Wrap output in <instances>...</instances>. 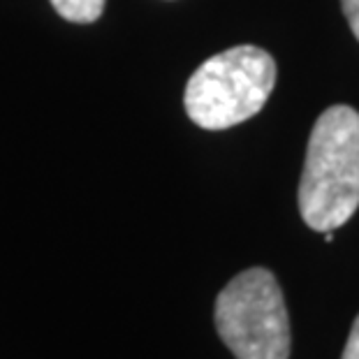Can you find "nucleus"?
Here are the masks:
<instances>
[{"mask_svg":"<svg viewBox=\"0 0 359 359\" xmlns=\"http://www.w3.org/2000/svg\"><path fill=\"white\" fill-rule=\"evenodd\" d=\"M359 206V114L334 104L309 137L299 183V213L311 230L334 232Z\"/></svg>","mask_w":359,"mask_h":359,"instance_id":"1","label":"nucleus"},{"mask_svg":"<svg viewBox=\"0 0 359 359\" xmlns=\"http://www.w3.org/2000/svg\"><path fill=\"white\" fill-rule=\"evenodd\" d=\"M276 83L271 53L253 44L216 53L188 79L186 114L204 130H225L243 123L262 109Z\"/></svg>","mask_w":359,"mask_h":359,"instance_id":"2","label":"nucleus"},{"mask_svg":"<svg viewBox=\"0 0 359 359\" xmlns=\"http://www.w3.org/2000/svg\"><path fill=\"white\" fill-rule=\"evenodd\" d=\"M216 330L236 359H287L290 320L276 276L262 266L234 276L216 299Z\"/></svg>","mask_w":359,"mask_h":359,"instance_id":"3","label":"nucleus"},{"mask_svg":"<svg viewBox=\"0 0 359 359\" xmlns=\"http://www.w3.org/2000/svg\"><path fill=\"white\" fill-rule=\"evenodd\" d=\"M51 5L60 17L72 24H93L104 10V0H51Z\"/></svg>","mask_w":359,"mask_h":359,"instance_id":"4","label":"nucleus"},{"mask_svg":"<svg viewBox=\"0 0 359 359\" xmlns=\"http://www.w3.org/2000/svg\"><path fill=\"white\" fill-rule=\"evenodd\" d=\"M343 12H346V19L350 24V30L359 40V0H341Z\"/></svg>","mask_w":359,"mask_h":359,"instance_id":"5","label":"nucleus"},{"mask_svg":"<svg viewBox=\"0 0 359 359\" xmlns=\"http://www.w3.org/2000/svg\"><path fill=\"white\" fill-rule=\"evenodd\" d=\"M341 359H359V316L355 320L353 330H350L348 343H346V348H343Z\"/></svg>","mask_w":359,"mask_h":359,"instance_id":"6","label":"nucleus"},{"mask_svg":"<svg viewBox=\"0 0 359 359\" xmlns=\"http://www.w3.org/2000/svg\"><path fill=\"white\" fill-rule=\"evenodd\" d=\"M325 241H330V243H332V241H334V232H325Z\"/></svg>","mask_w":359,"mask_h":359,"instance_id":"7","label":"nucleus"}]
</instances>
